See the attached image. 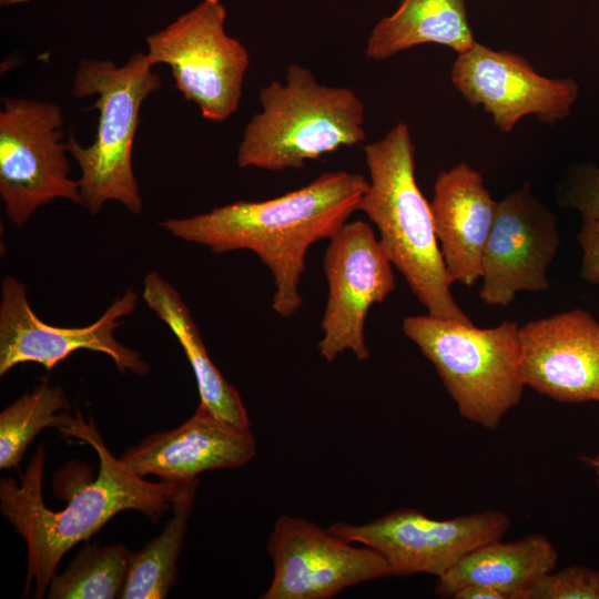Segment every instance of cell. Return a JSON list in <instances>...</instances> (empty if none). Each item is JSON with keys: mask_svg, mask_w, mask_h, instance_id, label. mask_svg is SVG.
<instances>
[{"mask_svg": "<svg viewBox=\"0 0 599 599\" xmlns=\"http://www.w3.org/2000/svg\"><path fill=\"white\" fill-rule=\"evenodd\" d=\"M402 328L434 365L463 418L496 429L520 403L526 385L516 323L477 328L428 314L405 317Z\"/></svg>", "mask_w": 599, "mask_h": 599, "instance_id": "cell-6", "label": "cell"}, {"mask_svg": "<svg viewBox=\"0 0 599 599\" xmlns=\"http://www.w3.org/2000/svg\"><path fill=\"white\" fill-rule=\"evenodd\" d=\"M368 187L359 173L326 172L308 184L265 201H236L160 226L173 236L222 254L254 252L272 273L273 311L293 316L302 306L300 285L308 248L331 238L357 211Z\"/></svg>", "mask_w": 599, "mask_h": 599, "instance_id": "cell-2", "label": "cell"}, {"mask_svg": "<svg viewBox=\"0 0 599 599\" xmlns=\"http://www.w3.org/2000/svg\"><path fill=\"white\" fill-rule=\"evenodd\" d=\"M146 53H134L123 65L110 60L79 61L72 95H98L92 108L99 112L93 142L82 146L70 133L65 146L79 164L82 204L92 215L109 201L123 204L134 214L143 209L132 166V148L143 101L161 85Z\"/></svg>", "mask_w": 599, "mask_h": 599, "instance_id": "cell-5", "label": "cell"}, {"mask_svg": "<svg viewBox=\"0 0 599 599\" xmlns=\"http://www.w3.org/2000/svg\"><path fill=\"white\" fill-rule=\"evenodd\" d=\"M70 403L59 386L43 382L0 414V468L18 469L29 444L45 427L64 430L73 420Z\"/></svg>", "mask_w": 599, "mask_h": 599, "instance_id": "cell-22", "label": "cell"}, {"mask_svg": "<svg viewBox=\"0 0 599 599\" xmlns=\"http://www.w3.org/2000/svg\"><path fill=\"white\" fill-rule=\"evenodd\" d=\"M510 525L505 512L494 509L438 520L413 508H399L370 522H335L328 529L378 552L393 576L429 573L438 578L469 552L502 539Z\"/></svg>", "mask_w": 599, "mask_h": 599, "instance_id": "cell-9", "label": "cell"}, {"mask_svg": "<svg viewBox=\"0 0 599 599\" xmlns=\"http://www.w3.org/2000/svg\"><path fill=\"white\" fill-rule=\"evenodd\" d=\"M256 443L248 429L232 426L199 405L179 427L152 434L121 457L133 473L155 475L161 480H192L213 469L235 468L248 463Z\"/></svg>", "mask_w": 599, "mask_h": 599, "instance_id": "cell-16", "label": "cell"}, {"mask_svg": "<svg viewBox=\"0 0 599 599\" xmlns=\"http://www.w3.org/2000/svg\"><path fill=\"white\" fill-rule=\"evenodd\" d=\"M524 599H599V569L569 566L551 571Z\"/></svg>", "mask_w": 599, "mask_h": 599, "instance_id": "cell-24", "label": "cell"}, {"mask_svg": "<svg viewBox=\"0 0 599 599\" xmlns=\"http://www.w3.org/2000/svg\"><path fill=\"white\" fill-rule=\"evenodd\" d=\"M453 599H506V597L491 587L469 585L459 589Z\"/></svg>", "mask_w": 599, "mask_h": 599, "instance_id": "cell-27", "label": "cell"}, {"mask_svg": "<svg viewBox=\"0 0 599 599\" xmlns=\"http://www.w3.org/2000/svg\"><path fill=\"white\" fill-rule=\"evenodd\" d=\"M199 479L184 483L172 501L173 516L163 531L133 552L121 599L165 598L177 579L176 564L187 530Z\"/></svg>", "mask_w": 599, "mask_h": 599, "instance_id": "cell-21", "label": "cell"}, {"mask_svg": "<svg viewBox=\"0 0 599 599\" xmlns=\"http://www.w3.org/2000/svg\"><path fill=\"white\" fill-rule=\"evenodd\" d=\"M267 552L274 572L263 599H328L357 583L393 576L375 550L292 516L276 520Z\"/></svg>", "mask_w": 599, "mask_h": 599, "instance_id": "cell-11", "label": "cell"}, {"mask_svg": "<svg viewBox=\"0 0 599 599\" xmlns=\"http://www.w3.org/2000/svg\"><path fill=\"white\" fill-rule=\"evenodd\" d=\"M481 174L461 162L441 172L430 207L451 282L473 286L481 276L484 251L497 212Z\"/></svg>", "mask_w": 599, "mask_h": 599, "instance_id": "cell-17", "label": "cell"}, {"mask_svg": "<svg viewBox=\"0 0 599 599\" xmlns=\"http://www.w3.org/2000/svg\"><path fill=\"white\" fill-rule=\"evenodd\" d=\"M142 297L179 341L196 378L200 406L232 426L248 429L250 420L238 392L211 361L179 292L154 271L144 278Z\"/></svg>", "mask_w": 599, "mask_h": 599, "instance_id": "cell-19", "label": "cell"}, {"mask_svg": "<svg viewBox=\"0 0 599 599\" xmlns=\"http://www.w3.org/2000/svg\"><path fill=\"white\" fill-rule=\"evenodd\" d=\"M368 187L358 202L379 243L432 316L473 324L456 303L438 245L430 202L415 176V145L407 123L364 145Z\"/></svg>", "mask_w": 599, "mask_h": 599, "instance_id": "cell-3", "label": "cell"}, {"mask_svg": "<svg viewBox=\"0 0 599 599\" xmlns=\"http://www.w3.org/2000/svg\"><path fill=\"white\" fill-rule=\"evenodd\" d=\"M577 238L582 248L581 277L599 285V221L582 219Z\"/></svg>", "mask_w": 599, "mask_h": 599, "instance_id": "cell-26", "label": "cell"}, {"mask_svg": "<svg viewBox=\"0 0 599 599\" xmlns=\"http://www.w3.org/2000/svg\"><path fill=\"white\" fill-rule=\"evenodd\" d=\"M587 465L593 470L597 483L599 485V451L592 457L583 458Z\"/></svg>", "mask_w": 599, "mask_h": 599, "instance_id": "cell-28", "label": "cell"}, {"mask_svg": "<svg viewBox=\"0 0 599 599\" xmlns=\"http://www.w3.org/2000/svg\"><path fill=\"white\" fill-rule=\"evenodd\" d=\"M225 19L221 0H202L145 40L151 62L169 65L177 90L213 122L238 110L250 64L246 48L226 33Z\"/></svg>", "mask_w": 599, "mask_h": 599, "instance_id": "cell-7", "label": "cell"}, {"mask_svg": "<svg viewBox=\"0 0 599 599\" xmlns=\"http://www.w3.org/2000/svg\"><path fill=\"white\" fill-rule=\"evenodd\" d=\"M138 297L136 292L128 290L88 326H53L34 314L23 283L7 275L1 284L0 376L24 363H38L51 369L79 349L110 356L122 373L148 374L149 366L140 353L114 338L120 319L134 312Z\"/></svg>", "mask_w": 599, "mask_h": 599, "instance_id": "cell-12", "label": "cell"}, {"mask_svg": "<svg viewBox=\"0 0 599 599\" xmlns=\"http://www.w3.org/2000/svg\"><path fill=\"white\" fill-rule=\"evenodd\" d=\"M559 245L558 220L528 182L505 196L483 255L480 300L507 306L518 292L548 290L547 268Z\"/></svg>", "mask_w": 599, "mask_h": 599, "instance_id": "cell-14", "label": "cell"}, {"mask_svg": "<svg viewBox=\"0 0 599 599\" xmlns=\"http://www.w3.org/2000/svg\"><path fill=\"white\" fill-rule=\"evenodd\" d=\"M556 195L561 206L576 209L582 219L599 221V166L595 163L571 165Z\"/></svg>", "mask_w": 599, "mask_h": 599, "instance_id": "cell-25", "label": "cell"}, {"mask_svg": "<svg viewBox=\"0 0 599 599\" xmlns=\"http://www.w3.org/2000/svg\"><path fill=\"white\" fill-rule=\"evenodd\" d=\"M133 551L122 544L87 545L69 567L51 579L50 599H114L125 587Z\"/></svg>", "mask_w": 599, "mask_h": 599, "instance_id": "cell-23", "label": "cell"}, {"mask_svg": "<svg viewBox=\"0 0 599 599\" xmlns=\"http://www.w3.org/2000/svg\"><path fill=\"white\" fill-rule=\"evenodd\" d=\"M427 43L447 47L457 54L477 43L465 0H399L397 9L372 29L365 54L383 61Z\"/></svg>", "mask_w": 599, "mask_h": 599, "instance_id": "cell-20", "label": "cell"}, {"mask_svg": "<svg viewBox=\"0 0 599 599\" xmlns=\"http://www.w3.org/2000/svg\"><path fill=\"white\" fill-rule=\"evenodd\" d=\"M1 102L0 195L10 222L21 227L57 199L81 205L79 181L69 176L61 108L18 98Z\"/></svg>", "mask_w": 599, "mask_h": 599, "instance_id": "cell-8", "label": "cell"}, {"mask_svg": "<svg viewBox=\"0 0 599 599\" xmlns=\"http://www.w3.org/2000/svg\"><path fill=\"white\" fill-rule=\"evenodd\" d=\"M526 386L561 403L599 402V322L575 308L519 327Z\"/></svg>", "mask_w": 599, "mask_h": 599, "instance_id": "cell-15", "label": "cell"}, {"mask_svg": "<svg viewBox=\"0 0 599 599\" xmlns=\"http://www.w3.org/2000/svg\"><path fill=\"white\" fill-rule=\"evenodd\" d=\"M61 434L82 439L99 456L98 476L91 480L87 466L74 464L75 480L67 485L54 476V490H62L67 506L49 509L42 496L44 453L40 447L18 484L6 477L0 481L2 516L24 538L28 569L23 595L34 581V598H43L59 562L79 541L88 540L114 515L126 509L139 510L156 521L170 507L187 480L149 481L130 470L105 447L92 420L87 424L80 412Z\"/></svg>", "mask_w": 599, "mask_h": 599, "instance_id": "cell-1", "label": "cell"}, {"mask_svg": "<svg viewBox=\"0 0 599 599\" xmlns=\"http://www.w3.org/2000/svg\"><path fill=\"white\" fill-rule=\"evenodd\" d=\"M261 111L244 128L237 148L240 167L301 169L309 160L365 141V108L354 90L321 84L298 63L285 81L260 90Z\"/></svg>", "mask_w": 599, "mask_h": 599, "instance_id": "cell-4", "label": "cell"}, {"mask_svg": "<svg viewBox=\"0 0 599 599\" xmlns=\"http://www.w3.org/2000/svg\"><path fill=\"white\" fill-rule=\"evenodd\" d=\"M393 264L365 221L346 222L331 238L323 257L328 295L322 318L319 355L333 362L349 351L369 358L365 321L369 308L395 288Z\"/></svg>", "mask_w": 599, "mask_h": 599, "instance_id": "cell-10", "label": "cell"}, {"mask_svg": "<svg viewBox=\"0 0 599 599\" xmlns=\"http://www.w3.org/2000/svg\"><path fill=\"white\" fill-rule=\"evenodd\" d=\"M450 80L469 104L481 106L505 133L527 115L548 124L562 121L579 97L573 79L548 78L525 57L479 42L457 54Z\"/></svg>", "mask_w": 599, "mask_h": 599, "instance_id": "cell-13", "label": "cell"}, {"mask_svg": "<svg viewBox=\"0 0 599 599\" xmlns=\"http://www.w3.org/2000/svg\"><path fill=\"white\" fill-rule=\"evenodd\" d=\"M30 0H0V4L2 7H9V6H13V4H18V3H26Z\"/></svg>", "mask_w": 599, "mask_h": 599, "instance_id": "cell-29", "label": "cell"}, {"mask_svg": "<svg viewBox=\"0 0 599 599\" xmlns=\"http://www.w3.org/2000/svg\"><path fill=\"white\" fill-rule=\"evenodd\" d=\"M558 551L541 534H530L512 541H490L459 560L438 577L435 593L453 598L469 585L491 587L506 599H524L544 576L554 571Z\"/></svg>", "mask_w": 599, "mask_h": 599, "instance_id": "cell-18", "label": "cell"}]
</instances>
